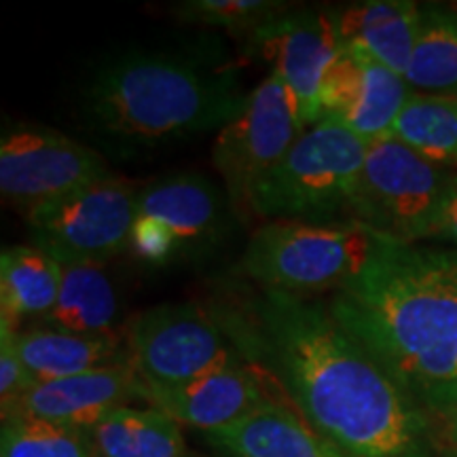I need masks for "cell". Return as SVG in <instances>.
I'll return each instance as SVG.
<instances>
[{
  "mask_svg": "<svg viewBox=\"0 0 457 457\" xmlns=\"http://www.w3.org/2000/svg\"><path fill=\"white\" fill-rule=\"evenodd\" d=\"M438 421H441L443 436L447 438L449 445H457V409L449 411V413H445L443 417H438Z\"/></svg>",
  "mask_w": 457,
  "mask_h": 457,
  "instance_id": "83f0119b",
  "label": "cell"
},
{
  "mask_svg": "<svg viewBox=\"0 0 457 457\" xmlns=\"http://www.w3.org/2000/svg\"><path fill=\"white\" fill-rule=\"evenodd\" d=\"M227 457H353L288 404L270 400L236 424L205 434Z\"/></svg>",
  "mask_w": 457,
  "mask_h": 457,
  "instance_id": "2e32d148",
  "label": "cell"
},
{
  "mask_svg": "<svg viewBox=\"0 0 457 457\" xmlns=\"http://www.w3.org/2000/svg\"><path fill=\"white\" fill-rule=\"evenodd\" d=\"M404 81L415 94L457 98V9L428 4Z\"/></svg>",
  "mask_w": 457,
  "mask_h": 457,
  "instance_id": "7402d4cb",
  "label": "cell"
},
{
  "mask_svg": "<svg viewBox=\"0 0 457 457\" xmlns=\"http://www.w3.org/2000/svg\"><path fill=\"white\" fill-rule=\"evenodd\" d=\"M87 434L96 457H188L180 424L155 407H121Z\"/></svg>",
  "mask_w": 457,
  "mask_h": 457,
  "instance_id": "44dd1931",
  "label": "cell"
},
{
  "mask_svg": "<svg viewBox=\"0 0 457 457\" xmlns=\"http://www.w3.org/2000/svg\"><path fill=\"white\" fill-rule=\"evenodd\" d=\"M140 188L106 176L26 214L32 245L54 259L104 262L129 250Z\"/></svg>",
  "mask_w": 457,
  "mask_h": 457,
  "instance_id": "30bf717a",
  "label": "cell"
},
{
  "mask_svg": "<svg viewBox=\"0 0 457 457\" xmlns=\"http://www.w3.org/2000/svg\"><path fill=\"white\" fill-rule=\"evenodd\" d=\"M327 305L421 411L457 409V248L390 239Z\"/></svg>",
  "mask_w": 457,
  "mask_h": 457,
  "instance_id": "7a4b0ae2",
  "label": "cell"
},
{
  "mask_svg": "<svg viewBox=\"0 0 457 457\" xmlns=\"http://www.w3.org/2000/svg\"><path fill=\"white\" fill-rule=\"evenodd\" d=\"M270 400L276 398L270 396L265 379L250 362L219 369L182 386H146L151 407L204 434L236 424Z\"/></svg>",
  "mask_w": 457,
  "mask_h": 457,
  "instance_id": "9a60e30c",
  "label": "cell"
},
{
  "mask_svg": "<svg viewBox=\"0 0 457 457\" xmlns=\"http://www.w3.org/2000/svg\"><path fill=\"white\" fill-rule=\"evenodd\" d=\"M441 457H457V445H447V447L441 449Z\"/></svg>",
  "mask_w": 457,
  "mask_h": 457,
  "instance_id": "f1b7e54d",
  "label": "cell"
},
{
  "mask_svg": "<svg viewBox=\"0 0 457 457\" xmlns=\"http://www.w3.org/2000/svg\"><path fill=\"white\" fill-rule=\"evenodd\" d=\"M0 457H96L89 434L20 413L3 421Z\"/></svg>",
  "mask_w": 457,
  "mask_h": 457,
  "instance_id": "cb8c5ba5",
  "label": "cell"
},
{
  "mask_svg": "<svg viewBox=\"0 0 457 457\" xmlns=\"http://www.w3.org/2000/svg\"><path fill=\"white\" fill-rule=\"evenodd\" d=\"M305 131L293 96L276 74L256 85L245 106L219 131L212 165L219 171L233 214L250 219V199Z\"/></svg>",
  "mask_w": 457,
  "mask_h": 457,
  "instance_id": "9c48e42d",
  "label": "cell"
},
{
  "mask_svg": "<svg viewBox=\"0 0 457 457\" xmlns=\"http://www.w3.org/2000/svg\"><path fill=\"white\" fill-rule=\"evenodd\" d=\"M214 310V307H212ZM250 364H262L299 413L353 457H441L428 413L322 301L262 288L214 310Z\"/></svg>",
  "mask_w": 457,
  "mask_h": 457,
  "instance_id": "6da1fadb",
  "label": "cell"
},
{
  "mask_svg": "<svg viewBox=\"0 0 457 457\" xmlns=\"http://www.w3.org/2000/svg\"><path fill=\"white\" fill-rule=\"evenodd\" d=\"M288 11L278 0H187L176 4L174 15L187 24L219 26L250 37Z\"/></svg>",
  "mask_w": 457,
  "mask_h": 457,
  "instance_id": "d4e9b609",
  "label": "cell"
},
{
  "mask_svg": "<svg viewBox=\"0 0 457 457\" xmlns=\"http://www.w3.org/2000/svg\"><path fill=\"white\" fill-rule=\"evenodd\" d=\"M343 45L369 54L404 77L421 26V7L411 0H367L335 11Z\"/></svg>",
  "mask_w": 457,
  "mask_h": 457,
  "instance_id": "e0dca14e",
  "label": "cell"
},
{
  "mask_svg": "<svg viewBox=\"0 0 457 457\" xmlns=\"http://www.w3.org/2000/svg\"><path fill=\"white\" fill-rule=\"evenodd\" d=\"M62 270L57 301L38 328L66 330V333L108 335L117 333L119 299L104 262L81 259H55Z\"/></svg>",
  "mask_w": 457,
  "mask_h": 457,
  "instance_id": "d6986e66",
  "label": "cell"
},
{
  "mask_svg": "<svg viewBox=\"0 0 457 457\" xmlns=\"http://www.w3.org/2000/svg\"><path fill=\"white\" fill-rule=\"evenodd\" d=\"M369 146L335 117L310 125L254 188L250 216L267 222L352 220Z\"/></svg>",
  "mask_w": 457,
  "mask_h": 457,
  "instance_id": "277c9868",
  "label": "cell"
},
{
  "mask_svg": "<svg viewBox=\"0 0 457 457\" xmlns=\"http://www.w3.org/2000/svg\"><path fill=\"white\" fill-rule=\"evenodd\" d=\"M231 66L195 55L136 51L100 66L83 91L94 138L121 155L222 129L245 106Z\"/></svg>",
  "mask_w": 457,
  "mask_h": 457,
  "instance_id": "3957f363",
  "label": "cell"
},
{
  "mask_svg": "<svg viewBox=\"0 0 457 457\" xmlns=\"http://www.w3.org/2000/svg\"><path fill=\"white\" fill-rule=\"evenodd\" d=\"M228 197L202 174L180 171L140 188L129 250L145 265L195 259L227 228Z\"/></svg>",
  "mask_w": 457,
  "mask_h": 457,
  "instance_id": "ba28073f",
  "label": "cell"
},
{
  "mask_svg": "<svg viewBox=\"0 0 457 457\" xmlns=\"http://www.w3.org/2000/svg\"><path fill=\"white\" fill-rule=\"evenodd\" d=\"M17 352L37 384L81 375L129 358L128 341L119 333L85 335L66 330H17Z\"/></svg>",
  "mask_w": 457,
  "mask_h": 457,
  "instance_id": "ac0fdd59",
  "label": "cell"
},
{
  "mask_svg": "<svg viewBox=\"0 0 457 457\" xmlns=\"http://www.w3.org/2000/svg\"><path fill=\"white\" fill-rule=\"evenodd\" d=\"M134 400H146V381L128 358L81 375L37 384L26 394L20 413L89 432L106 415L129 407Z\"/></svg>",
  "mask_w": 457,
  "mask_h": 457,
  "instance_id": "5bb4252c",
  "label": "cell"
},
{
  "mask_svg": "<svg viewBox=\"0 0 457 457\" xmlns=\"http://www.w3.org/2000/svg\"><path fill=\"white\" fill-rule=\"evenodd\" d=\"M392 136L432 163L457 171V98L413 91Z\"/></svg>",
  "mask_w": 457,
  "mask_h": 457,
  "instance_id": "603a6c76",
  "label": "cell"
},
{
  "mask_svg": "<svg viewBox=\"0 0 457 457\" xmlns=\"http://www.w3.org/2000/svg\"><path fill=\"white\" fill-rule=\"evenodd\" d=\"M250 54L271 66V74L288 87L305 128L322 121V89L343 45L333 9H301L245 38Z\"/></svg>",
  "mask_w": 457,
  "mask_h": 457,
  "instance_id": "7c38bea8",
  "label": "cell"
},
{
  "mask_svg": "<svg viewBox=\"0 0 457 457\" xmlns=\"http://www.w3.org/2000/svg\"><path fill=\"white\" fill-rule=\"evenodd\" d=\"M129 358L146 386L174 387L248 360L237 350L212 307L163 303L129 322Z\"/></svg>",
  "mask_w": 457,
  "mask_h": 457,
  "instance_id": "8992f818",
  "label": "cell"
},
{
  "mask_svg": "<svg viewBox=\"0 0 457 457\" xmlns=\"http://www.w3.org/2000/svg\"><path fill=\"white\" fill-rule=\"evenodd\" d=\"M457 171L432 163L387 136L369 146L352 204V220L403 244H421Z\"/></svg>",
  "mask_w": 457,
  "mask_h": 457,
  "instance_id": "52a82bcc",
  "label": "cell"
},
{
  "mask_svg": "<svg viewBox=\"0 0 457 457\" xmlns=\"http://www.w3.org/2000/svg\"><path fill=\"white\" fill-rule=\"evenodd\" d=\"M413 89L364 51L343 47L322 89L324 119L335 117L369 145L392 136Z\"/></svg>",
  "mask_w": 457,
  "mask_h": 457,
  "instance_id": "4fadbf2b",
  "label": "cell"
},
{
  "mask_svg": "<svg viewBox=\"0 0 457 457\" xmlns=\"http://www.w3.org/2000/svg\"><path fill=\"white\" fill-rule=\"evenodd\" d=\"M17 328L0 322V413L3 421L20 413L26 394L37 386L17 352Z\"/></svg>",
  "mask_w": 457,
  "mask_h": 457,
  "instance_id": "484cf974",
  "label": "cell"
},
{
  "mask_svg": "<svg viewBox=\"0 0 457 457\" xmlns=\"http://www.w3.org/2000/svg\"><path fill=\"white\" fill-rule=\"evenodd\" d=\"M62 286L60 262L37 245H13L0 254V322L20 330L26 320L54 310Z\"/></svg>",
  "mask_w": 457,
  "mask_h": 457,
  "instance_id": "ffe728a7",
  "label": "cell"
},
{
  "mask_svg": "<svg viewBox=\"0 0 457 457\" xmlns=\"http://www.w3.org/2000/svg\"><path fill=\"white\" fill-rule=\"evenodd\" d=\"M106 176L98 151L57 129L11 123L0 136V193L26 214Z\"/></svg>",
  "mask_w": 457,
  "mask_h": 457,
  "instance_id": "8fae6325",
  "label": "cell"
},
{
  "mask_svg": "<svg viewBox=\"0 0 457 457\" xmlns=\"http://www.w3.org/2000/svg\"><path fill=\"white\" fill-rule=\"evenodd\" d=\"M434 242L457 248V179L451 182V187L445 193L441 205L430 225H428L421 244Z\"/></svg>",
  "mask_w": 457,
  "mask_h": 457,
  "instance_id": "4316f807",
  "label": "cell"
},
{
  "mask_svg": "<svg viewBox=\"0 0 457 457\" xmlns=\"http://www.w3.org/2000/svg\"><path fill=\"white\" fill-rule=\"evenodd\" d=\"M390 239L360 220L265 222L245 245L242 271L262 288L310 299L353 282Z\"/></svg>",
  "mask_w": 457,
  "mask_h": 457,
  "instance_id": "5b68a950",
  "label": "cell"
}]
</instances>
